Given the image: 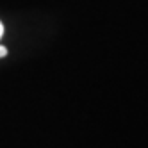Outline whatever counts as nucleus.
<instances>
[{"label":"nucleus","mask_w":148,"mask_h":148,"mask_svg":"<svg viewBox=\"0 0 148 148\" xmlns=\"http://www.w3.org/2000/svg\"><path fill=\"white\" fill-rule=\"evenodd\" d=\"M5 54H7V48L5 47H0V57H4Z\"/></svg>","instance_id":"f257e3e1"},{"label":"nucleus","mask_w":148,"mask_h":148,"mask_svg":"<svg viewBox=\"0 0 148 148\" xmlns=\"http://www.w3.org/2000/svg\"><path fill=\"white\" fill-rule=\"evenodd\" d=\"M2 34H4V25L0 23V38H2Z\"/></svg>","instance_id":"f03ea898"}]
</instances>
